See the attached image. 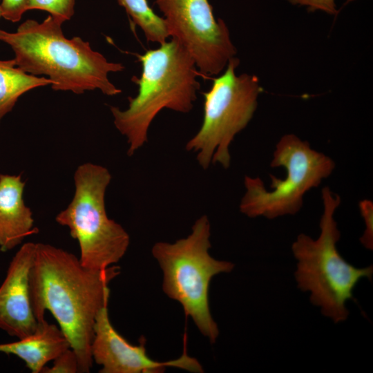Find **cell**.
Masks as SVG:
<instances>
[{"label": "cell", "instance_id": "6da1fadb", "mask_svg": "<svg viewBox=\"0 0 373 373\" xmlns=\"http://www.w3.org/2000/svg\"><path fill=\"white\" fill-rule=\"evenodd\" d=\"M119 273L115 265L88 269L72 253L49 244H35L29 277L34 314L39 323L46 320V310L52 314L77 357L79 372L92 368L95 319L108 307V285Z\"/></svg>", "mask_w": 373, "mask_h": 373}, {"label": "cell", "instance_id": "7a4b0ae2", "mask_svg": "<svg viewBox=\"0 0 373 373\" xmlns=\"http://www.w3.org/2000/svg\"><path fill=\"white\" fill-rule=\"evenodd\" d=\"M62 24L50 15L41 23L27 19L15 32L0 29V41L13 50L17 66L35 76H48L53 90L82 94L97 89L108 96L119 94L122 90L108 74L122 71L124 66L108 61L79 37L67 39Z\"/></svg>", "mask_w": 373, "mask_h": 373}, {"label": "cell", "instance_id": "3957f363", "mask_svg": "<svg viewBox=\"0 0 373 373\" xmlns=\"http://www.w3.org/2000/svg\"><path fill=\"white\" fill-rule=\"evenodd\" d=\"M137 57L142 74L131 79L138 86L137 95L128 98L125 110L110 107L115 126L127 139L129 156L147 142L149 126L162 109L191 111L200 86L195 61L173 39Z\"/></svg>", "mask_w": 373, "mask_h": 373}, {"label": "cell", "instance_id": "277c9868", "mask_svg": "<svg viewBox=\"0 0 373 373\" xmlns=\"http://www.w3.org/2000/svg\"><path fill=\"white\" fill-rule=\"evenodd\" d=\"M321 193L323 213L319 236L314 240L300 233L291 245L297 260L294 276L298 287L310 292L312 304L320 307L323 315L338 323L349 316L345 305L353 299L356 285L362 278L372 279L373 267H356L339 254L336 245L341 233L334 213L341 198L328 186L324 187Z\"/></svg>", "mask_w": 373, "mask_h": 373}, {"label": "cell", "instance_id": "5b68a950", "mask_svg": "<svg viewBox=\"0 0 373 373\" xmlns=\"http://www.w3.org/2000/svg\"><path fill=\"white\" fill-rule=\"evenodd\" d=\"M210 222L204 215L196 220L187 237L173 243L158 242L153 245L152 254L163 273L164 292L182 305L185 316L191 317L199 331L214 343L219 329L210 311V283L216 275L231 272L235 265L210 255Z\"/></svg>", "mask_w": 373, "mask_h": 373}, {"label": "cell", "instance_id": "8992f818", "mask_svg": "<svg viewBox=\"0 0 373 373\" xmlns=\"http://www.w3.org/2000/svg\"><path fill=\"white\" fill-rule=\"evenodd\" d=\"M111 180L106 167L90 162L80 164L74 174L73 198L55 217L77 240L79 261L88 269L102 270L115 265L130 243L126 231L106 213L105 193Z\"/></svg>", "mask_w": 373, "mask_h": 373}, {"label": "cell", "instance_id": "52a82bcc", "mask_svg": "<svg viewBox=\"0 0 373 373\" xmlns=\"http://www.w3.org/2000/svg\"><path fill=\"white\" fill-rule=\"evenodd\" d=\"M270 166H283L287 172L283 180L269 175L271 191L260 178L245 177L246 191L240 211L249 218L274 219L296 214L303 206L305 194L332 173L335 163L329 156L313 149L308 142L290 133L281 137L276 144Z\"/></svg>", "mask_w": 373, "mask_h": 373}, {"label": "cell", "instance_id": "ba28073f", "mask_svg": "<svg viewBox=\"0 0 373 373\" xmlns=\"http://www.w3.org/2000/svg\"><path fill=\"white\" fill-rule=\"evenodd\" d=\"M239 64L237 57L231 58L224 73L213 78L211 89L203 93L202 124L186 144L187 151L197 153L196 159L204 170L211 162L224 169L229 166V146L253 117L263 91L257 76L236 74Z\"/></svg>", "mask_w": 373, "mask_h": 373}, {"label": "cell", "instance_id": "9c48e42d", "mask_svg": "<svg viewBox=\"0 0 373 373\" xmlns=\"http://www.w3.org/2000/svg\"><path fill=\"white\" fill-rule=\"evenodd\" d=\"M169 37L191 55L201 75H219L237 54L229 30L209 0H154Z\"/></svg>", "mask_w": 373, "mask_h": 373}, {"label": "cell", "instance_id": "30bf717a", "mask_svg": "<svg viewBox=\"0 0 373 373\" xmlns=\"http://www.w3.org/2000/svg\"><path fill=\"white\" fill-rule=\"evenodd\" d=\"M145 338L138 345L127 341L111 324L108 307L97 315L94 336L91 345L93 362L102 366L100 373H160L168 367H178L195 373L202 372L201 364L189 356L184 350L182 356L174 360L160 362L146 354Z\"/></svg>", "mask_w": 373, "mask_h": 373}, {"label": "cell", "instance_id": "8fae6325", "mask_svg": "<svg viewBox=\"0 0 373 373\" xmlns=\"http://www.w3.org/2000/svg\"><path fill=\"white\" fill-rule=\"evenodd\" d=\"M35 244L26 242L20 247L0 286V328L19 339L32 334L39 325L31 306L29 288Z\"/></svg>", "mask_w": 373, "mask_h": 373}, {"label": "cell", "instance_id": "7c38bea8", "mask_svg": "<svg viewBox=\"0 0 373 373\" xmlns=\"http://www.w3.org/2000/svg\"><path fill=\"white\" fill-rule=\"evenodd\" d=\"M26 182L21 175L0 174V249L10 250L37 233L32 212L23 198Z\"/></svg>", "mask_w": 373, "mask_h": 373}, {"label": "cell", "instance_id": "4fadbf2b", "mask_svg": "<svg viewBox=\"0 0 373 373\" xmlns=\"http://www.w3.org/2000/svg\"><path fill=\"white\" fill-rule=\"evenodd\" d=\"M69 347L70 345L61 329L44 320L29 336L0 344V352L17 356L32 373H39L48 362Z\"/></svg>", "mask_w": 373, "mask_h": 373}, {"label": "cell", "instance_id": "5bb4252c", "mask_svg": "<svg viewBox=\"0 0 373 373\" xmlns=\"http://www.w3.org/2000/svg\"><path fill=\"white\" fill-rule=\"evenodd\" d=\"M52 84L48 78L24 72L16 66L14 59L0 60V122L23 94L37 87Z\"/></svg>", "mask_w": 373, "mask_h": 373}, {"label": "cell", "instance_id": "9a60e30c", "mask_svg": "<svg viewBox=\"0 0 373 373\" xmlns=\"http://www.w3.org/2000/svg\"><path fill=\"white\" fill-rule=\"evenodd\" d=\"M133 23L143 31L148 42L163 44L169 37L164 19L149 6L147 0H117Z\"/></svg>", "mask_w": 373, "mask_h": 373}, {"label": "cell", "instance_id": "2e32d148", "mask_svg": "<svg viewBox=\"0 0 373 373\" xmlns=\"http://www.w3.org/2000/svg\"><path fill=\"white\" fill-rule=\"evenodd\" d=\"M75 0H28V10H41L54 19L64 23L75 14Z\"/></svg>", "mask_w": 373, "mask_h": 373}, {"label": "cell", "instance_id": "e0dca14e", "mask_svg": "<svg viewBox=\"0 0 373 373\" xmlns=\"http://www.w3.org/2000/svg\"><path fill=\"white\" fill-rule=\"evenodd\" d=\"M52 367L46 365L42 373H77L79 372L77 357L71 347L62 352L53 361Z\"/></svg>", "mask_w": 373, "mask_h": 373}, {"label": "cell", "instance_id": "ac0fdd59", "mask_svg": "<svg viewBox=\"0 0 373 373\" xmlns=\"http://www.w3.org/2000/svg\"><path fill=\"white\" fill-rule=\"evenodd\" d=\"M358 205L365 224V229L360 238V241L366 249L372 250L373 247V204L369 200H363L359 202Z\"/></svg>", "mask_w": 373, "mask_h": 373}, {"label": "cell", "instance_id": "d6986e66", "mask_svg": "<svg viewBox=\"0 0 373 373\" xmlns=\"http://www.w3.org/2000/svg\"><path fill=\"white\" fill-rule=\"evenodd\" d=\"M28 0H1V17L12 22L19 21L28 10Z\"/></svg>", "mask_w": 373, "mask_h": 373}, {"label": "cell", "instance_id": "ffe728a7", "mask_svg": "<svg viewBox=\"0 0 373 373\" xmlns=\"http://www.w3.org/2000/svg\"><path fill=\"white\" fill-rule=\"evenodd\" d=\"M293 5L305 6L308 11H322L328 15H336L338 10L336 8L335 0H286ZM350 0H347V3Z\"/></svg>", "mask_w": 373, "mask_h": 373}, {"label": "cell", "instance_id": "44dd1931", "mask_svg": "<svg viewBox=\"0 0 373 373\" xmlns=\"http://www.w3.org/2000/svg\"><path fill=\"white\" fill-rule=\"evenodd\" d=\"M0 17H1V10H0Z\"/></svg>", "mask_w": 373, "mask_h": 373}, {"label": "cell", "instance_id": "7402d4cb", "mask_svg": "<svg viewBox=\"0 0 373 373\" xmlns=\"http://www.w3.org/2000/svg\"><path fill=\"white\" fill-rule=\"evenodd\" d=\"M353 1V0H350V1Z\"/></svg>", "mask_w": 373, "mask_h": 373}, {"label": "cell", "instance_id": "603a6c76", "mask_svg": "<svg viewBox=\"0 0 373 373\" xmlns=\"http://www.w3.org/2000/svg\"><path fill=\"white\" fill-rule=\"evenodd\" d=\"M1 1V0H0Z\"/></svg>", "mask_w": 373, "mask_h": 373}]
</instances>
